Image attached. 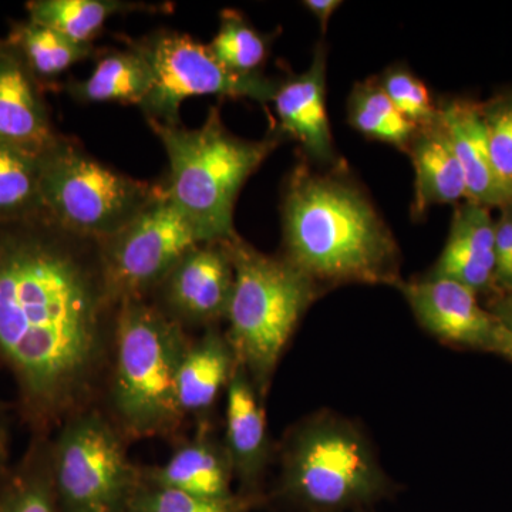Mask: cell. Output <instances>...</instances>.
Instances as JSON below:
<instances>
[{
	"label": "cell",
	"instance_id": "cell-1",
	"mask_svg": "<svg viewBox=\"0 0 512 512\" xmlns=\"http://www.w3.org/2000/svg\"><path fill=\"white\" fill-rule=\"evenodd\" d=\"M119 306L100 242L43 215L0 224V365L33 436L92 406L109 370Z\"/></svg>",
	"mask_w": 512,
	"mask_h": 512
},
{
	"label": "cell",
	"instance_id": "cell-2",
	"mask_svg": "<svg viewBox=\"0 0 512 512\" xmlns=\"http://www.w3.org/2000/svg\"><path fill=\"white\" fill-rule=\"evenodd\" d=\"M285 258L316 284L393 285L400 251L369 198L342 175L293 171L284 200Z\"/></svg>",
	"mask_w": 512,
	"mask_h": 512
},
{
	"label": "cell",
	"instance_id": "cell-3",
	"mask_svg": "<svg viewBox=\"0 0 512 512\" xmlns=\"http://www.w3.org/2000/svg\"><path fill=\"white\" fill-rule=\"evenodd\" d=\"M191 339L147 299L117 309L109 377L110 419L126 440L168 437L185 419L177 376Z\"/></svg>",
	"mask_w": 512,
	"mask_h": 512
},
{
	"label": "cell",
	"instance_id": "cell-4",
	"mask_svg": "<svg viewBox=\"0 0 512 512\" xmlns=\"http://www.w3.org/2000/svg\"><path fill=\"white\" fill-rule=\"evenodd\" d=\"M170 163L168 200L187 218L204 244L238 237L234 208L249 177L278 147L279 138L244 140L229 133L218 107L198 128L147 121Z\"/></svg>",
	"mask_w": 512,
	"mask_h": 512
},
{
	"label": "cell",
	"instance_id": "cell-5",
	"mask_svg": "<svg viewBox=\"0 0 512 512\" xmlns=\"http://www.w3.org/2000/svg\"><path fill=\"white\" fill-rule=\"evenodd\" d=\"M234 265L228 332L239 365L265 399L289 340L319 295V285L285 258L239 237L227 242Z\"/></svg>",
	"mask_w": 512,
	"mask_h": 512
},
{
	"label": "cell",
	"instance_id": "cell-6",
	"mask_svg": "<svg viewBox=\"0 0 512 512\" xmlns=\"http://www.w3.org/2000/svg\"><path fill=\"white\" fill-rule=\"evenodd\" d=\"M392 484L365 433L332 412L313 414L286 437L279 493L309 512L366 507Z\"/></svg>",
	"mask_w": 512,
	"mask_h": 512
},
{
	"label": "cell",
	"instance_id": "cell-7",
	"mask_svg": "<svg viewBox=\"0 0 512 512\" xmlns=\"http://www.w3.org/2000/svg\"><path fill=\"white\" fill-rule=\"evenodd\" d=\"M157 190L107 167L66 138L40 157L42 215L74 237L103 242L133 220Z\"/></svg>",
	"mask_w": 512,
	"mask_h": 512
},
{
	"label": "cell",
	"instance_id": "cell-8",
	"mask_svg": "<svg viewBox=\"0 0 512 512\" xmlns=\"http://www.w3.org/2000/svg\"><path fill=\"white\" fill-rule=\"evenodd\" d=\"M50 467L63 512H126L141 481L126 437L93 406L57 427L50 439Z\"/></svg>",
	"mask_w": 512,
	"mask_h": 512
},
{
	"label": "cell",
	"instance_id": "cell-9",
	"mask_svg": "<svg viewBox=\"0 0 512 512\" xmlns=\"http://www.w3.org/2000/svg\"><path fill=\"white\" fill-rule=\"evenodd\" d=\"M146 55L153 84L140 109L147 121L180 126V109L192 97L221 96L251 99L258 103L274 101L279 82L261 73L244 76L229 72L210 47L184 33L157 32L136 42Z\"/></svg>",
	"mask_w": 512,
	"mask_h": 512
},
{
	"label": "cell",
	"instance_id": "cell-10",
	"mask_svg": "<svg viewBox=\"0 0 512 512\" xmlns=\"http://www.w3.org/2000/svg\"><path fill=\"white\" fill-rule=\"evenodd\" d=\"M200 244L204 242L194 227L158 187L133 220L100 242L111 299L117 306L147 299L177 262Z\"/></svg>",
	"mask_w": 512,
	"mask_h": 512
},
{
	"label": "cell",
	"instance_id": "cell-11",
	"mask_svg": "<svg viewBox=\"0 0 512 512\" xmlns=\"http://www.w3.org/2000/svg\"><path fill=\"white\" fill-rule=\"evenodd\" d=\"M403 293L421 328L446 345L507 357L508 336L493 312L477 301V292L460 282L427 276L419 281H400Z\"/></svg>",
	"mask_w": 512,
	"mask_h": 512
},
{
	"label": "cell",
	"instance_id": "cell-12",
	"mask_svg": "<svg viewBox=\"0 0 512 512\" xmlns=\"http://www.w3.org/2000/svg\"><path fill=\"white\" fill-rule=\"evenodd\" d=\"M154 292V305L185 330L215 328L227 319L234 292V265L227 242L192 248Z\"/></svg>",
	"mask_w": 512,
	"mask_h": 512
},
{
	"label": "cell",
	"instance_id": "cell-13",
	"mask_svg": "<svg viewBox=\"0 0 512 512\" xmlns=\"http://www.w3.org/2000/svg\"><path fill=\"white\" fill-rule=\"evenodd\" d=\"M60 137L50 124L37 80L10 43L0 46V143L45 156Z\"/></svg>",
	"mask_w": 512,
	"mask_h": 512
},
{
	"label": "cell",
	"instance_id": "cell-14",
	"mask_svg": "<svg viewBox=\"0 0 512 512\" xmlns=\"http://www.w3.org/2000/svg\"><path fill=\"white\" fill-rule=\"evenodd\" d=\"M224 446L242 494L256 497V488L271 461L272 448L261 394L244 367L237 365L227 390Z\"/></svg>",
	"mask_w": 512,
	"mask_h": 512
},
{
	"label": "cell",
	"instance_id": "cell-15",
	"mask_svg": "<svg viewBox=\"0 0 512 512\" xmlns=\"http://www.w3.org/2000/svg\"><path fill=\"white\" fill-rule=\"evenodd\" d=\"M282 133L295 138L313 160L335 158L326 111V52L319 43L311 67L279 84L274 101Z\"/></svg>",
	"mask_w": 512,
	"mask_h": 512
},
{
	"label": "cell",
	"instance_id": "cell-16",
	"mask_svg": "<svg viewBox=\"0 0 512 512\" xmlns=\"http://www.w3.org/2000/svg\"><path fill=\"white\" fill-rule=\"evenodd\" d=\"M141 476L151 483L208 500L235 495L234 471L224 443L205 426L194 439L181 444L163 466L141 468Z\"/></svg>",
	"mask_w": 512,
	"mask_h": 512
},
{
	"label": "cell",
	"instance_id": "cell-17",
	"mask_svg": "<svg viewBox=\"0 0 512 512\" xmlns=\"http://www.w3.org/2000/svg\"><path fill=\"white\" fill-rule=\"evenodd\" d=\"M430 276L460 282L478 292L495 276V222L487 207L468 201L454 212L450 234Z\"/></svg>",
	"mask_w": 512,
	"mask_h": 512
},
{
	"label": "cell",
	"instance_id": "cell-18",
	"mask_svg": "<svg viewBox=\"0 0 512 512\" xmlns=\"http://www.w3.org/2000/svg\"><path fill=\"white\" fill-rule=\"evenodd\" d=\"M439 116L466 178L467 200L487 208L511 202L494 173L483 111L467 101L454 100L439 107Z\"/></svg>",
	"mask_w": 512,
	"mask_h": 512
},
{
	"label": "cell",
	"instance_id": "cell-19",
	"mask_svg": "<svg viewBox=\"0 0 512 512\" xmlns=\"http://www.w3.org/2000/svg\"><path fill=\"white\" fill-rule=\"evenodd\" d=\"M237 365L227 335L217 326L191 340L177 376L178 406L184 416H202L211 410L227 390Z\"/></svg>",
	"mask_w": 512,
	"mask_h": 512
},
{
	"label": "cell",
	"instance_id": "cell-20",
	"mask_svg": "<svg viewBox=\"0 0 512 512\" xmlns=\"http://www.w3.org/2000/svg\"><path fill=\"white\" fill-rule=\"evenodd\" d=\"M414 167V214L433 205L456 204L467 198L466 178L446 128L439 120L419 128L407 148Z\"/></svg>",
	"mask_w": 512,
	"mask_h": 512
},
{
	"label": "cell",
	"instance_id": "cell-21",
	"mask_svg": "<svg viewBox=\"0 0 512 512\" xmlns=\"http://www.w3.org/2000/svg\"><path fill=\"white\" fill-rule=\"evenodd\" d=\"M153 84V70L137 43L109 53L87 79L70 84V94L83 103H121L140 106Z\"/></svg>",
	"mask_w": 512,
	"mask_h": 512
},
{
	"label": "cell",
	"instance_id": "cell-22",
	"mask_svg": "<svg viewBox=\"0 0 512 512\" xmlns=\"http://www.w3.org/2000/svg\"><path fill=\"white\" fill-rule=\"evenodd\" d=\"M0 512H63L50 467V437L33 436L0 481Z\"/></svg>",
	"mask_w": 512,
	"mask_h": 512
},
{
	"label": "cell",
	"instance_id": "cell-23",
	"mask_svg": "<svg viewBox=\"0 0 512 512\" xmlns=\"http://www.w3.org/2000/svg\"><path fill=\"white\" fill-rule=\"evenodd\" d=\"M140 9L148 5L121 0H35L28 5L29 20L86 46H92L107 20Z\"/></svg>",
	"mask_w": 512,
	"mask_h": 512
},
{
	"label": "cell",
	"instance_id": "cell-24",
	"mask_svg": "<svg viewBox=\"0 0 512 512\" xmlns=\"http://www.w3.org/2000/svg\"><path fill=\"white\" fill-rule=\"evenodd\" d=\"M8 43L15 47L29 72L39 80H53L87 57L92 46L79 45L62 33L28 20L12 30Z\"/></svg>",
	"mask_w": 512,
	"mask_h": 512
},
{
	"label": "cell",
	"instance_id": "cell-25",
	"mask_svg": "<svg viewBox=\"0 0 512 512\" xmlns=\"http://www.w3.org/2000/svg\"><path fill=\"white\" fill-rule=\"evenodd\" d=\"M349 123L372 140L407 151L419 127L394 107L377 80L356 84L350 94Z\"/></svg>",
	"mask_w": 512,
	"mask_h": 512
},
{
	"label": "cell",
	"instance_id": "cell-26",
	"mask_svg": "<svg viewBox=\"0 0 512 512\" xmlns=\"http://www.w3.org/2000/svg\"><path fill=\"white\" fill-rule=\"evenodd\" d=\"M42 215L40 158L0 143V224Z\"/></svg>",
	"mask_w": 512,
	"mask_h": 512
},
{
	"label": "cell",
	"instance_id": "cell-27",
	"mask_svg": "<svg viewBox=\"0 0 512 512\" xmlns=\"http://www.w3.org/2000/svg\"><path fill=\"white\" fill-rule=\"evenodd\" d=\"M212 55L229 72L258 74L269 53V37L252 28L241 13L224 10L220 29L210 45Z\"/></svg>",
	"mask_w": 512,
	"mask_h": 512
},
{
	"label": "cell",
	"instance_id": "cell-28",
	"mask_svg": "<svg viewBox=\"0 0 512 512\" xmlns=\"http://www.w3.org/2000/svg\"><path fill=\"white\" fill-rule=\"evenodd\" d=\"M256 498L235 494L225 500H208L151 483L141 476L126 512H248Z\"/></svg>",
	"mask_w": 512,
	"mask_h": 512
},
{
	"label": "cell",
	"instance_id": "cell-29",
	"mask_svg": "<svg viewBox=\"0 0 512 512\" xmlns=\"http://www.w3.org/2000/svg\"><path fill=\"white\" fill-rule=\"evenodd\" d=\"M377 82L394 107L414 126L429 127L439 120V107L434 104L429 89L409 70L402 67L390 69Z\"/></svg>",
	"mask_w": 512,
	"mask_h": 512
},
{
	"label": "cell",
	"instance_id": "cell-30",
	"mask_svg": "<svg viewBox=\"0 0 512 512\" xmlns=\"http://www.w3.org/2000/svg\"><path fill=\"white\" fill-rule=\"evenodd\" d=\"M491 163L498 183L512 201V99L483 111Z\"/></svg>",
	"mask_w": 512,
	"mask_h": 512
},
{
	"label": "cell",
	"instance_id": "cell-31",
	"mask_svg": "<svg viewBox=\"0 0 512 512\" xmlns=\"http://www.w3.org/2000/svg\"><path fill=\"white\" fill-rule=\"evenodd\" d=\"M10 456H12V434H10L9 417L5 407L0 403V481L12 467Z\"/></svg>",
	"mask_w": 512,
	"mask_h": 512
},
{
	"label": "cell",
	"instance_id": "cell-32",
	"mask_svg": "<svg viewBox=\"0 0 512 512\" xmlns=\"http://www.w3.org/2000/svg\"><path fill=\"white\" fill-rule=\"evenodd\" d=\"M303 5L318 19L323 32H325L330 18L342 6V2L339 0H308V2H303Z\"/></svg>",
	"mask_w": 512,
	"mask_h": 512
},
{
	"label": "cell",
	"instance_id": "cell-33",
	"mask_svg": "<svg viewBox=\"0 0 512 512\" xmlns=\"http://www.w3.org/2000/svg\"><path fill=\"white\" fill-rule=\"evenodd\" d=\"M493 315L498 319V322L503 325L505 332L508 336V359L512 360V293H508L505 298L495 305Z\"/></svg>",
	"mask_w": 512,
	"mask_h": 512
},
{
	"label": "cell",
	"instance_id": "cell-34",
	"mask_svg": "<svg viewBox=\"0 0 512 512\" xmlns=\"http://www.w3.org/2000/svg\"><path fill=\"white\" fill-rule=\"evenodd\" d=\"M507 291H508V293H512V274H511V278H510V284H508Z\"/></svg>",
	"mask_w": 512,
	"mask_h": 512
},
{
	"label": "cell",
	"instance_id": "cell-35",
	"mask_svg": "<svg viewBox=\"0 0 512 512\" xmlns=\"http://www.w3.org/2000/svg\"><path fill=\"white\" fill-rule=\"evenodd\" d=\"M0 46H2V43H0Z\"/></svg>",
	"mask_w": 512,
	"mask_h": 512
}]
</instances>
